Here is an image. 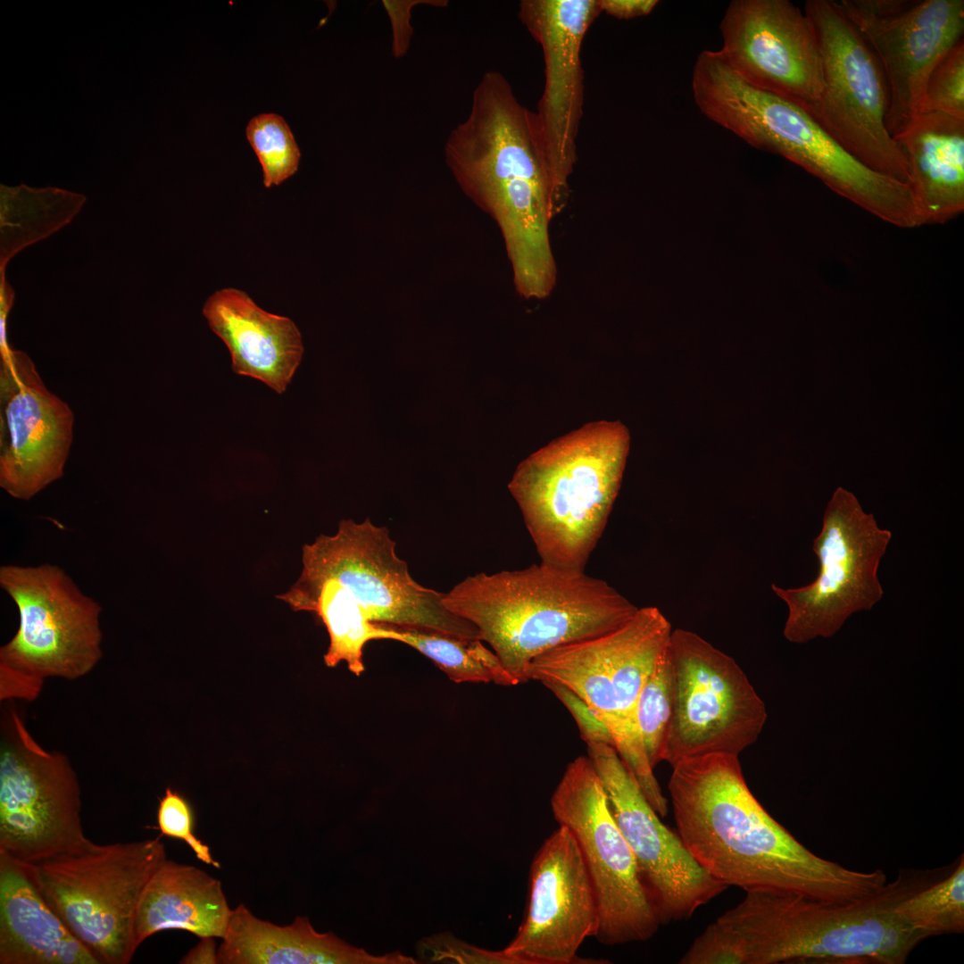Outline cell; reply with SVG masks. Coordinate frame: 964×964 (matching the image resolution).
Wrapping results in <instances>:
<instances>
[{
    "mask_svg": "<svg viewBox=\"0 0 964 964\" xmlns=\"http://www.w3.org/2000/svg\"><path fill=\"white\" fill-rule=\"evenodd\" d=\"M669 781L677 834L697 863L726 886L852 903L887 884L882 869L862 872L823 859L762 807L738 755L710 753L675 763Z\"/></svg>",
    "mask_w": 964,
    "mask_h": 964,
    "instance_id": "obj_1",
    "label": "cell"
},
{
    "mask_svg": "<svg viewBox=\"0 0 964 964\" xmlns=\"http://www.w3.org/2000/svg\"><path fill=\"white\" fill-rule=\"evenodd\" d=\"M445 157L462 192L498 226L518 294L548 297L558 275L550 226L570 190L551 167L535 112L501 72L482 76L468 116L446 139Z\"/></svg>",
    "mask_w": 964,
    "mask_h": 964,
    "instance_id": "obj_2",
    "label": "cell"
},
{
    "mask_svg": "<svg viewBox=\"0 0 964 964\" xmlns=\"http://www.w3.org/2000/svg\"><path fill=\"white\" fill-rule=\"evenodd\" d=\"M443 603L476 627L519 684L536 657L615 630L639 608L603 579L542 561L469 576Z\"/></svg>",
    "mask_w": 964,
    "mask_h": 964,
    "instance_id": "obj_3",
    "label": "cell"
},
{
    "mask_svg": "<svg viewBox=\"0 0 964 964\" xmlns=\"http://www.w3.org/2000/svg\"><path fill=\"white\" fill-rule=\"evenodd\" d=\"M940 875L935 870L902 869L882 892L852 903L749 891L717 919L741 937L748 964L807 960L903 964L931 935L914 927L895 907L942 878Z\"/></svg>",
    "mask_w": 964,
    "mask_h": 964,
    "instance_id": "obj_4",
    "label": "cell"
},
{
    "mask_svg": "<svg viewBox=\"0 0 964 964\" xmlns=\"http://www.w3.org/2000/svg\"><path fill=\"white\" fill-rule=\"evenodd\" d=\"M630 435L601 420L523 460L508 484L540 561L585 570L619 494Z\"/></svg>",
    "mask_w": 964,
    "mask_h": 964,
    "instance_id": "obj_5",
    "label": "cell"
},
{
    "mask_svg": "<svg viewBox=\"0 0 964 964\" xmlns=\"http://www.w3.org/2000/svg\"><path fill=\"white\" fill-rule=\"evenodd\" d=\"M671 624L654 606L638 608L619 628L549 650L529 663L527 681L573 692L607 728L621 760L659 814L668 801L653 774L636 720L641 689L668 647Z\"/></svg>",
    "mask_w": 964,
    "mask_h": 964,
    "instance_id": "obj_6",
    "label": "cell"
},
{
    "mask_svg": "<svg viewBox=\"0 0 964 964\" xmlns=\"http://www.w3.org/2000/svg\"><path fill=\"white\" fill-rule=\"evenodd\" d=\"M711 118L749 145L800 165L837 195L889 224L903 229L926 224L908 184L864 164L792 102L733 76L718 92Z\"/></svg>",
    "mask_w": 964,
    "mask_h": 964,
    "instance_id": "obj_7",
    "label": "cell"
},
{
    "mask_svg": "<svg viewBox=\"0 0 964 964\" xmlns=\"http://www.w3.org/2000/svg\"><path fill=\"white\" fill-rule=\"evenodd\" d=\"M0 586L19 612L0 648V702H33L49 678L78 680L103 656L102 606L59 566L6 564Z\"/></svg>",
    "mask_w": 964,
    "mask_h": 964,
    "instance_id": "obj_8",
    "label": "cell"
},
{
    "mask_svg": "<svg viewBox=\"0 0 964 964\" xmlns=\"http://www.w3.org/2000/svg\"><path fill=\"white\" fill-rule=\"evenodd\" d=\"M167 858L160 837L94 844L28 866L47 904L100 964H128L135 952L137 909Z\"/></svg>",
    "mask_w": 964,
    "mask_h": 964,
    "instance_id": "obj_9",
    "label": "cell"
},
{
    "mask_svg": "<svg viewBox=\"0 0 964 964\" xmlns=\"http://www.w3.org/2000/svg\"><path fill=\"white\" fill-rule=\"evenodd\" d=\"M14 702H1L0 855L31 866L84 852L95 843L84 834L77 773L35 740Z\"/></svg>",
    "mask_w": 964,
    "mask_h": 964,
    "instance_id": "obj_10",
    "label": "cell"
},
{
    "mask_svg": "<svg viewBox=\"0 0 964 964\" xmlns=\"http://www.w3.org/2000/svg\"><path fill=\"white\" fill-rule=\"evenodd\" d=\"M386 527L370 519H342L335 535H320L303 547V570L291 590L301 592L337 580L375 623L437 630L478 638L476 627L449 611L444 593L425 587L398 557Z\"/></svg>",
    "mask_w": 964,
    "mask_h": 964,
    "instance_id": "obj_11",
    "label": "cell"
},
{
    "mask_svg": "<svg viewBox=\"0 0 964 964\" xmlns=\"http://www.w3.org/2000/svg\"><path fill=\"white\" fill-rule=\"evenodd\" d=\"M819 48L823 89L806 111L869 168L909 185L908 162L885 126L888 89L880 63L834 0L804 4Z\"/></svg>",
    "mask_w": 964,
    "mask_h": 964,
    "instance_id": "obj_12",
    "label": "cell"
},
{
    "mask_svg": "<svg viewBox=\"0 0 964 964\" xmlns=\"http://www.w3.org/2000/svg\"><path fill=\"white\" fill-rule=\"evenodd\" d=\"M892 537L852 493L837 487L813 541L819 565L816 578L797 588L771 585L788 610L785 639L805 644L831 637L852 614L872 609L884 595L877 573Z\"/></svg>",
    "mask_w": 964,
    "mask_h": 964,
    "instance_id": "obj_13",
    "label": "cell"
},
{
    "mask_svg": "<svg viewBox=\"0 0 964 964\" xmlns=\"http://www.w3.org/2000/svg\"><path fill=\"white\" fill-rule=\"evenodd\" d=\"M550 804L557 823L574 835L594 885L599 910L594 937L608 946L652 938L662 924L588 756L568 764Z\"/></svg>",
    "mask_w": 964,
    "mask_h": 964,
    "instance_id": "obj_14",
    "label": "cell"
},
{
    "mask_svg": "<svg viewBox=\"0 0 964 964\" xmlns=\"http://www.w3.org/2000/svg\"><path fill=\"white\" fill-rule=\"evenodd\" d=\"M673 709L664 761L739 755L767 720L763 701L729 655L698 634L672 630Z\"/></svg>",
    "mask_w": 964,
    "mask_h": 964,
    "instance_id": "obj_15",
    "label": "cell"
},
{
    "mask_svg": "<svg viewBox=\"0 0 964 964\" xmlns=\"http://www.w3.org/2000/svg\"><path fill=\"white\" fill-rule=\"evenodd\" d=\"M877 58L888 89L893 138L920 113L927 77L963 38V0H837Z\"/></svg>",
    "mask_w": 964,
    "mask_h": 964,
    "instance_id": "obj_16",
    "label": "cell"
},
{
    "mask_svg": "<svg viewBox=\"0 0 964 964\" xmlns=\"http://www.w3.org/2000/svg\"><path fill=\"white\" fill-rule=\"evenodd\" d=\"M613 819L635 857L643 885L662 925L691 918L727 886L694 859L665 826L613 745L586 744Z\"/></svg>",
    "mask_w": 964,
    "mask_h": 964,
    "instance_id": "obj_17",
    "label": "cell"
},
{
    "mask_svg": "<svg viewBox=\"0 0 964 964\" xmlns=\"http://www.w3.org/2000/svg\"><path fill=\"white\" fill-rule=\"evenodd\" d=\"M723 61L751 86L808 111L823 89L812 26L789 0H733L719 24Z\"/></svg>",
    "mask_w": 964,
    "mask_h": 964,
    "instance_id": "obj_18",
    "label": "cell"
},
{
    "mask_svg": "<svg viewBox=\"0 0 964 964\" xmlns=\"http://www.w3.org/2000/svg\"><path fill=\"white\" fill-rule=\"evenodd\" d=\"M598 925L597 899L581 851L572 833L559 825L533 859L527 913L503 950L517 964L606 963L578 956Z\"/></svg>",
    "mask_w": 964,
    "mask_h": 964,
    "instance_id": "obj_19",
    "label": "cell"
},
{
    "mask_svg": "<svg viewBox=\"0 0 964 964\" xmlns=\"http://www.w3.org/2000/svg\"><path fill=\"white\" fill-rule=\"evenodd\" d=\"M0 359V486L27 501L62 477L74 417L25 353Z\"/></svg>",
    "mask_w": 964,
    "mask_h": 964,
    "instance_id": "obj_20",
    "label": "cell"
},
{
    "mask_svg": "<svg viewBox=\"0 0 964 964\" xmlns=\"http://www.w3.org/2000/svg\"><path fill=\"white\" fill-rule=\"evenodd\" d=\"M599 0H522L519 18L541 46L544 87L536 113L551 167L566 189L577 162L583 112L584 37L601 13Z\"/></svg>",
    "mask_w": 964,
    "mask_h": 964,
    "instance_id": "obj_21",
    "label": "cell"
},
{
    "mask_svg": "<svg viewBox=\"0 0 964 964\" xmlns=\"http://www.w3.org/2000/svg\"><path fill=\"white\" fill-rule=\"evenodd\" d=\"M203 314L227 345L235 373L263 382L283 394L298 368L303 345L287 317L268 312L244 291L227 287L204 303Z\"/></svg>",
    "mask_w": 964,
    "mask_h": 964,
    "instance_id": "obj_22",
    "label": "cell"
},
{
    "mask_svg": "<svg viewBox=\"0 0 964 964\" xmlns=\"http://www.w3.org/2000/svg\"><path fill=\"white\" fill-rule=\"evenodd\" d=\"M218 947L219 964H414L402 953L373 955L334 933L315 930L307 917L286 926L256 917L243 903L233 910Z\"/></svg>",
    "mask_w": 964,
    "mask_h": 964,
    "instance_id": "obj_23",
    "label": "cell"
},
{
    "mask_svg": "<svg viewBox=\"0 0 964 964\" xmlns=\"http://www.w3.org/2000/svg\"><path fill=\"white\" fill-rule=\"evenodd\" d=\"M0 964H100L47 904L29 867L3 855Z\"/></svg>",
    "mask_w": 964,
    "mask_h": 964,
    "instance_id": "obj_24",
    "label": "cell"
},
{
    "mask_svg": "<svg viewBox=\"0 0 964 964\" xmlns=\"http://www.w3.org/2000/svg\"><path fill=\"white\" fill-rule=\"evenodd\" d=\"M904 154L910 187L926 224H943L964 210V120L920 112L893 138Z\"/></svg>",
    "mask_w": 964,
    "mask_h": 964,
    "instance_id": "obj_25",
    "label": "cell"
},
{
    "mask_svg": "<svg viewBox=\"0 0 964 964\" xmlns=\"http://www.w3.org/2000/svg\"><path fill=\"white\" fill-rule=\"evenodd\" d=\"M232 910L220 880L195 866L166 858L139 901L133 927L134 948L166 929L221 939Z\"/></svg>",
    "mask_w": 964,
    "mask_h": 964,
    "instance_id": "obj_26",
    "label": "cell"
},
{
    "mask_svg": "<svg viewBox=\"0 0 964 964\" xmlns=\"http://www.w3.org/2000/svg\"><path fill=\"white\" fill-rule=\"evenodd\" d=\"M295 611H313L325 625L329 645L324 655L328 667L346 663L356 676L365 670L363 651L372 640L390 639V632L372 622L364 608L337 580L328 579L315 587L296 592L289 589L277 596Z\"/></svg>",
    "mask_w": 964,
    "mask_h": 964,
    "instance_id": "obj_27",
    "label": "cell"
},
{
    "mask_svg": "<svg viewBox=\"0 0 964 964\" xmlns=\"http://www.w3.org/2000/svg\"><path fill=\"white\" fill-rule=\"evenodd\" d=\"M86 197L66 190L1 185V270L11 256L69 222Z\"/></svg>",
    "mask_w": 964,
    "mask_h": 964,
    "instance_id": "obj_28",
    "label": "cell"
},
{
    "mask_svg": "<svg viewBox=\"0 0 964 964\" xmlns=\"http://www.w3.org/2000/svg\"><path fill=\"white\" fill-rule=\"evenodd\" d=\"M390 640L403 643L428 658L454 683L519 685L496 654L478 638H463L437 630L379 623Z\"/></svg>",
    "mask_w": 964,
    "mask_h": 964,
    "instance_id": "obj_29",
    "label": "cell"
},
{
    "mask_svg": "<svg viewBox=\"0 0 964 964\" xmlns=\"http://www.w3.org/2000/svg\"><path fill=\"white\" fill-rule=\"evenodd\" d=\"M895 910L931 936L964 931V856L952 872L909 895Z\"/></svg>",
    "mask_w": 964,
    "mask_h": 964,
    "instance_id": "obj_30",
    "label": "cell"
},
{
    "mask_svg": "<svg viewBox=\"0 0 964 964\" xmlns=\"http://www.w3.org/2000/svg\"><path fill=\"white\" fill-rule=\"evenodd\" d=\"M672 709L673 672L669 644L645 680L636 709L637 727L652 769L665 760Z\"/></svg>",
    "mask_w": 964,
    "mask_h": 964,
    "instance_id": "obj_31",
    "label": "cell"
},
{
    "mask_svg": "<svg viewBox=\"0 0 964 964\" xmlns=\"http://www.w3.org/2000/svg\"><path fill=\"white\" fill-rule=\"evenodd\" d=\"M246 137L262 168L263 185H279L298 170L300 150L285 120L275 113L253 117Z\"/></svg>",
    "mask_w": 964,
    "mask_h": 964,
    "instance_id": "obj_32",
    "label": "cell"
},
{
    "mask_svg": "<svg viewBox=\"0 0 964 964\" xmlns=\"http://www.w3.org/2000/svg\"><path fill=\"white\" fill-rule=\"evenodd\" d=\"M936 112L964 120V40L936 62L926 81L920 112Z\"/></svg>",
    "mask_w": 964,
    "mask_h": 964,
    "instance_id": "obj_33",
    "label": "cell"
},
{
    "mask_svg": "<svg viewBox=\"0 0 964 964\" xmlns=\"http://www.w3.org/2000/svg\"><path fill=\"white\" fill-rule=\"evenodd\" d=\"M681 964H748L745 946L730 927L716 919L697 936Z\"/></svg>",
    "mask_w": 964,
    "mask_h": 964,
    "instance_id": "obj_34",
    "label": "cell"
},
{
    "mask_svg": "<svg viewBox=\"0 0 964 964\" xmlns=\"http://www.w3.org/2000/svg\"><path fill=\"white\" fill-rule=\"evenodd\" d=\"M158 828L162 835L184 841L202 862L220 867L204 844L194 834V815L188 802L170 787L165 789L157 810Z\"/></svg>",
    "mask_w": 964,
    "mask_h": 964,
    "instance_id": "obj_35",
    "label": "cell"
},
{
    "mask_svg": "<svg viewBox=\"0 0 964 964\" xmlns=\"http://www.w3.org/2000/svg\"><path fill=\"white\" fill-rule=\"evenodd\" d=\"M420 952L431 960L456 963L517 964L504 950L488 951L460 941L449 934L434 935L421 942Z\"/></svg>",
    "mask_w": 964,
    "mask_h": 964,
    "instance_id": "obj_36",
    "label": "cell"
},
{
    "mask_svg": "<svg viewBox=\"0 0 964 964\" xmlns=\"http://www.w3.org/2000/svg\"><path fill=\"white\" fill-rule=\"evenodd\" d=\"M543 685L550 689L569 711L578 727L581 738L586 744L602 742L613 745L605 726L582 699L558 684L544 683Z\"/></svg>",
    "mask_w": 964,
    "mask_h": 964,
    "instance_id": "obj_37",
    "label": "cell"
},
{
    "mask_svg": "<svg viewBox=\"0 0 964 964\" xmlns=\"http://www.w3.org/2000/svg\"><path fill=\"white\" fill-rule=\"evenodd\" d=\"M382 4L386 9L392 28V54L395 58H401L407 54L411 37L413 34L410 24L411 12L415 5L430 4L443 7L447 5L444 0H411L394 1L384 0Z\"/></svg>",
    "mask_w": 964,
    "mask_h": 964,
    "instance_id": "obj_38",
    "label": "cell"
},
{
    "mask_svg": "<svg viewBox=\"0 0 964 964\" xmlns=\"http://www.w3.org/2000/svg\"><path fill=\"white\" fill-rule=\"evenodd\" d=\"M602 12L619 20H630L651 13L657 0H599Z\"/></svg>",
    "mask_w": 964,
    "mask_h": 964,
    "instance_id": "obj_39",
    "label": "cell"
},
{
    "mask_svg": "<svg viewBox=\"0 0 964 964\" xmlns=\"http://www.w3.org/2000/svg\"><path fill=\"white\" fill-rule=\"evenodd\" d=\"M182 964H219L218 948L214 937H201L179 961Z\"/></svg>",
    "mask_w": 964,
    "mask_h": 964,
    "instance_id": "obj_40",
    "label": "cell"
}]
</instances>
